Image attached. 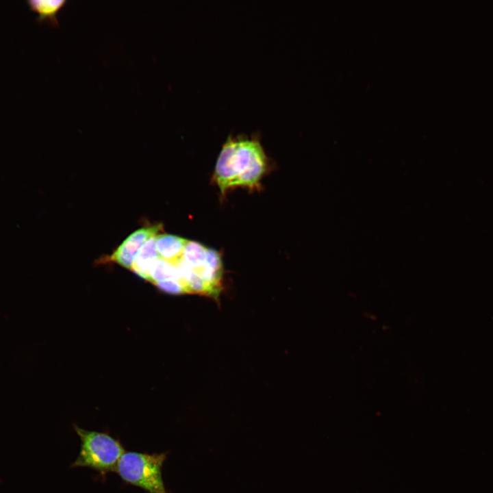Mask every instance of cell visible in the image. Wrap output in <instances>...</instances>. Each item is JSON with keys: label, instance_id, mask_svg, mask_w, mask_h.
Instances as JSON below:
<instances>
[{"label": "cell", "instance_id": "6da1fadb", "mask_svg": "<svg viewBox=\"0 0 493 493\" xmlns=\"http://www.w3.org/2000/svg\"><path fill=\"white\" fill-rule=\"evenodd\" d=\"M267 166L268 158L257 135H230L220 151L214 180L222 194L237 186L257 188Z\"/></svg>", "mask_w": 493, "mask_h": 493}, {"label": "cell", "instance_id": "9c48e42d", "mask_svg": "<svg viewBox=\"0 0 493 493\" xmlns=\"http://www.w3.org/2000/svg\"><path fill=\"white\" fill-rule=\"evenodd\" d=\"M166 279L175 280L183 286L181 275L177 267L175 264L159 257L151 268L149 281L154 283Z\"/></svg>", "mask_w": 493, "mask_h": 493}, {"label": "cell", "instance_id": "ba28073f", "mask_svg": "<svg viewBox=\"0 0 493 493\" xmlns=\"http://www.w3.org/2000/svg\"><path fill=\"white\" fill-rule=\"evenodd\" d=\"M207 251V248L203 244L197 242L188 240L183 253V260L185 263L195 272L203 281L202 274L206 266Z\"/></svg>", "mask_w": 493, "mask_h": 493}, {"label": "cell", "instance_id": "277c9868", "mask_svg": "<svg viewBox=\"0 0 493 493\" xmlns=\"http://www.w3.org/2000/svg\"><path fill=\"white\" fill-rule=\"evenodd\" d=\"M162 229L161 225H156L135 231L114 251L110 259L125 268L131 269L135 256L141 246L151 237L157 236Z\"/></svg>", "mask_w": 493, "mask_h": 493}, {"label": "cell", "instance_id": "8992f818", "mask_svg": "<svg viewBox=\"0 0 493 493\" xmlns=\"http://www.w3.org/2000/svg\"><path fill=\"white\" fill-rule=\"evenodd\" d=\"M155 236L149 238L141 246L131 269L139 277L148 281L151 268L160 257L155 246Z\"/></svg>", "mask_w": 493, "mask_h": 493}, {"label": "cell", "instance_id": "7a4b0ae2", "mask_svg": "<svg viewBox=\"0 0 493 493\" xmlns=\"http://www.w3.org/2000/svg\"><path fill=\"white\" fill-rule=\"evenodd\" d=\"M80 440V451L72 468L86 467L105 475L115 472L118 462L125 452L120 441L109 433L89 431L74 425Z\"/></svg>", "mask_w": 493, "mask_h": 493}, {"label": "cell", "instance_id": "5b68a950", "mask_svg": "<svg viewBox=\"0 0 493 493\" xmlns=\"http://www.w3.org/2000/svg\"><path fill=\"white\" fill-rule=\"evenodd\" d=\"M187 240L170 234L155 236V246L160 258L175 264L183 257Z\"/></svg>", "mask_w": 493, "mask_h": 493}, {"label": "cell", "instance_id": "30bf717a", "mask_svg": "<svg viewBox=\"0 0 493 493\" xmlns=\"http://www.w3.org/2000/svg\"><path fill=\"white\" fill-rule=\"evenodd\" d=\"M160 290L173 295L186 294L184 286L173 279H166L153 283Z\"/></svg>", "mask_w": 493, "mask_h": 493}, {"label": "cell", "instance_id": "52a82bcc", "mask_svg": "<svg viewBox=\"0 0 493 493\" xmlns=\"http://www.w3.org/2000/svg\"><path fill=\"white\" fill-rule=\"evenodd\" d=\"M65 0H29L27 1L30 10L38 14L37 21H48L53 26H59L57 14L66 3Z\"/></svg>", "mask_w": 493, "mask_h": 493}, {"label": "cell", "instance_id": "3957f363", "mask_svg": "<svg viewBox=\"0 0 493 493\" xmlns=\"http://www.w3.org/2000/svg\"><path fill=\"white\" fill-rule=\"evenodd\" d=\"M167 453L125 452L115 472L127 483L137 486L149 493H168L162 475Z\"/></svg>", "mask_w": 493, "mask_h": 493}]
</instances>
